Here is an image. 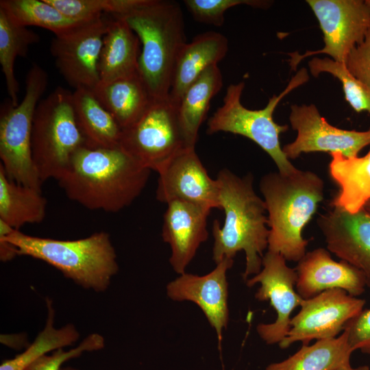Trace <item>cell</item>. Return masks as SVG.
<instances>
[{"instance_id": "25", "label": "cell", "mask_w": 370, "mask_h": 370, "mask_svg": "<svg viewBox=\"0 0 370 370\" xmlns=\"http://www.w3.org/2000/svg\"><path fill=\"white\" fill-rule=\"evenodd\" d=\"M223 86L218 65L205 70L187 88L178 103V117L188 147L195 148L198 132L212 99Z\"/></svg>"}, {"instance_id": "10", "label": "cell", "mask_w": 370, "mask_h": 370, "mask_svg": "<svg viewBox=\"0 0 370 370\" xmlns=\"http://www.w3.org/2000/svg\"><path fill=\"white\" fill-rule=\"evenodd\" d=\"M323 34L324 47L317 51L289 53L291 69L305 58L327 54L344 64L350 52L365 39L370 29V12L362 0H307Z\"/></svg>"}, {"instance_id": "29", "label": "cell", "mask_w": 370, "mask_h": 370, "mask_svg": "<svg viewBox=\"0 0 370 370\" xmlns=\"http://www.w3.org/2000/svg\"><path fill=\"white\" fill-rule=\"evenodd\" d=\"M39 40L38 34L17 23L0 7V64L10 100L15 106L18 104V84L14 74L16 58H25L29 47Z\"/></svg>"}, {"instance_id": "27", "label": "cell", "mask_w": 370, "mask_h": 370, "mask_svg": "<svg viewBox=\"0 0 370 370\" xmlns=\"http://www.w3.org/2000/svg\"><path fill=\"white\" fill-rule=\"evenodd\" d=\"M345 331L338 337L318 340L312 345H303L287 359L271 363L265 370H336L350 367L353 352Z\"/></svg>"}, {"instance_id": "5", "label": "cell", "mask_w": 370, "mask_h": 370, "mask_svg": "<svg viewBox=\"0 0 370 370\" xmlns=\"http://www.w3.org/2000/svg\"><path fill=\"white\" fill-rule=\"evenodd\" d=\"M0 236L17 249L53 266L86 289L103 292L119 271L116 254L108 233L101 231L77 240L33 236L0 222Z\"/></svg>"}, {"instance_id": "31", "label": "cell", "mask_w": 370, "mask_h": 370, "mask_svg": "<svg viewBox=\"0 0 370 370\" xmlns=\"http://www.w3.org/2000/svg\"><path fill=\"white\" fill-rule=\"evenodd\" d=\"M308 66L314 77L328 73L336 77L342 84L345 99L351 107L357 112L367 111L370 114V88L352 76L344 64L329 58H313Z\"/></svg>"}, {"instance_id": "24", "label": "cell", "mask_w": 370, "mask_h": 370, "mask_svg": "<svg viewBox=\"0 0 370 370\" xmlns=\"http://www.w3.org/2000/svg\"><path fill=\"white\" fill-rule=\"evenodd\" d=\"M92 91L122 130L134 123L151 101L138 71L106 84H99Z\"/></svg>"}, {"instance_id": "14", "label": "cell", "mask_w": 370, "mask_h": 370, "mask_svg": "<svg viewBox=\"0 0 370 370\" xmlns=\"http://www.w3.org/2000/svg\"><path fill=\"white\" fill-rule=\"evenodd\" d=\"M110 21L103 16L70 35L52 40L50 52L56 65L75 90H93L99 84V60Z\"/></svg>"}, {"instance_id": "7", "label": "cell", "mask_w": 370, "mask_h": 370, "mask_svg": "<svg viewBox=\"0 0 370 370\" xmlns=\"http://www.w3.org/2000/svg\"><path fill=\"white\" fill-rule=\"evenodd\" d=\"M84 145L75 119L73 92L57 87L39 101L33 120L32 157L42 182L58 180Z\"/></svg>"}, {"instance_id": "19", "label": "cell", "mask_w": 370, "mask_h": 370, "mask_svg": "<svg viewBox=\"0 0 370 370\" xmlns=\"http://www.w3.org/2000/svg\"><path fill=\"white\" fill-rule=\"evenodd\" d=\"M167 205L162 237L171 249L169 262L180 275L186 272L199 247L208 239L207 219L211 210L180 200Z\"/></svg>"}, {"instance_id": "17", "label": "cell", "mask_w": 370, "mask_h": 370, "mask_svg": "<svg viewBox=\"0 0 370 370\" xmlns=\"http://www.w3.org/2000/svg\"><path fill=\"white\" fill-rule=\"evenodd\" d=\"M317 224L328 249L361 271L370 286V212L365 208L350 213L333 206L320 215Z\"/></svg>"}, {"instance_id": "28", "label": "cell", "mask_w": 370, "mask_h": 370, "mask_svg": "<svg viewBox=\"0 0 370 370\" xmlns=\"http://www.w3.org/2000/svg\"><path fill=\"white\" fill-rule=\"evenodd\" d=\"M0 7L19 25L46 29L55 37L70 35L98 19L85 21L70 17L46 0H1Z\"/></svg>"}, {"instance_id": "37", "label": "cell", "mask_w": 370, "mask_h": 370, "mask_svg": "<svg viewBox=\"0 0 370 370\" xmlns=\"http://www.w3.org/2000/svg\"><path fill=\"white\" fill-rule=\"evenodd\" d=\"M18 256L16 248L3 236H0V259L7 262Z\"/></svg>"}, {"instance_id": "3", "label": "cell", "mask_w": 370, "mask_h": 370, "mask_svg": "<svg viewBox=\"0 0 370 370\" xmlns=\"http://www.w3.org/2000/svg\"><path fill=\"white\" fill-rule=\"evenodd\" d=\"M118 16L138 36L142 46L138 73L151 99L169 95L177 56L186 43L178 3L169 0H130Z\"/></svg>"}, {"instance_id": "41", "label": "cell", "mask_w": 370, "mask_h": 370, "mask_svg": "<svg viewBox=\"0 0 370 370\" xmlns=\"http://www.w3.org/2000/svg\"><path fill=\"white\" fill-rule=\"evenodd\" d=\"M365 2L370 12V0H365Z\"/></svg>"}, {"instance_id": "34", "label": "cell", "mask_w": 370, "mask_h": 370, "mask_svg": "<svg viewBox=\"0 0 370 370\" xmlns=\"http://www.w3.org/2000/svg\"><path fill=\"white\" fill-rule=\"evenodd\" d=\"M103 336L93 333L86 336L79 345L69 351L58 349L50 356L44 355L29 364L23 370H61L64 362L79 357L85 352H93L104 347Z\"/></svg>"}, {"instance_id": "40", "label": "cell", "mask_w": 370, "mask_h": 370, "mask_svg": "<svg viewBox=\"0 0 370 370\" xmlns=\"http://www.w3.org/2000/svg\"><path fill=\"white\" fill-rule=\"evenodd\" d=\"M61 370H78V369L71 367H68L62 368Z\"/></svg>"}, {"instance_id": "35", "label": "cell", "mask_w": 370, "mask_h": 370, "mask_svg": "<svg viewBox=\"0 0 370 370\" xmlns=\"http://www.w3.org/2000/svg\"><path fill=\"white\" fill-rule=\"evenodd\" d=\"M343 331L347 334L353 351L360 350L370 356V309L362 310L349 321Z\"/></svg>"}, {"instance_id": "26", "label": "cell", "mask_w": 370, "mask_h": 370, "mask_svg": "<svg viewBox=\"0 0 370 370\" xmlns=\"http://www.w3.org/2000/svg\"><path fill=\"white\" fill-rule=\"evenodd\" d=\"M47 203L41 190L10 180L0 166V220L15 230L25 224L40 223L45 217Z\"/></svg>"}, {"instance_id": "30", "label": "cell", "mask_w": 370, "mask_h": 370, "mask_svg": "<svg viewBox=\"0 0 370 370\" xmlns=\"http://www.w3.org/2000/svg\"><path fill=\"white\" fill-rule=\"evenodd\" d=\"M46 304L47 317L44 329L23 352L12 359L4 360L0 365V370H23L48 352L71 345L78 340L80 334L73 324L68 323L59 329L54 327L53 301L47 298Z\"/></svg>"}, {"instance_id": "21", "label": "cell", "mask_w": 370, "mask_h": 370, "mask_svg": "<svg viewBox=\"0 0 370 370\" xmlns=\"http://www.w3.org/2000/svg\"><path fill=\"white\" fill-rule=\"evenodd\" d=\"M113 16V15H112ZM140 40L121 17L113 16L103 36L99 60V84L138 71Z\"/></svg>"}, {"instance_id": "22", "label": "cell", "mask_w": 370, "mask_h": 370, "mask_svg": "<svg viewBox=\"0 0 370 370\" xmlns=\"http://www.w3.org/2000/svg\"><path fill=\"white\" fill-rule=\"evenodd\" d=\"M330 155V174L340 188L332 205L355 213L370 201V149L362 157L347 158L339 152Z\"/></svg>"}, {"instance_id": "23", "label": "cell", "mask_w": 370, "mask_h": 370, "mask_svg": "<svg viewBox=\"0 0 370 370\" xmlns=\"http://www.w3.org/2000/svg\"><path fill=\"white\" fill-rule=\"evenodd\" d=\"M73 104L86 146L106 149L119 147L122 128L99 101L92 90L75 89L73 92Z\"/></svg>"}, {"instance_id": "4", "label": "cell", "mask_w": 370, "mask_h": 370, "mask_svg": "<svg viewBox=\"0 0 370 370\" xmlns=\"http://www.w3.org/2000/svg\"><path fill=\"white\" fill-rule=\"evenodd\" d=\"M268 212V251L286 260L299 262L308 241L302 230L324 197V182L316 173L298 169L291 175L271 172L260 182Z\"/></svg>"}, {"instance_id": "8", "label": "cell", "mask_w": 370, "mask_h": 370, "mask_svg": "<svg viewBox=\"0 0 370 370\" xmlns=\"http://www.w3.org/2000/svg\"><path fill=\"white\" fill-rule=\"evenodd\" d=\"M48 81L45 70L34 63L25 77L22 101L15 106L10 100L0 113V166L10 180L39 190L42 182L32 157V133L35 110Z\"/></svg>"}, {"instance_id": "18", "label": "cell", "mask_w": 370, "mask_h": 370, "mask_svg": "<svg viewBox=\"0 0 370 370\" xmlns=\"http://www.w3.org/2000/svg\"><path fill=\"white\" fill-rule=\"evenodd\" d=\"M295 269L297 292L304 299L332 288H341L357 297L368 286V279L361 271L343 260H332L323 248L306 253Z\"/></svg>"}, {"instance_id": "16", "label": "cell", "mask_w": 370, "mask_h": 370, "mask_svg": "<svg viewBox=\"0 0 370 370\" xmlns=\"http://www.w3.org/2000/svg\"><path fill=\"white\" fill-rule=\"evenodd\" d=\"M234 259L224 258L210 273L197 275L184 273L166 286L168 297L175 301L197 304L217 335L219 344L229 321L227 271Z\"/></svg>"}, {"instance_id": "13", "label": "cell", "mask_w": 370, "mask_h": 370, "mask_svg": "<svg viewBox=\"0 0 370 370\" xmlns=\"http://www.w3.org/2000/svg\"><path fill=\"white\" fill-rule=\"evenodd\" d=\"M297 273L290 268L280 254L267 251L262 258L260 271L246 280L251 287L260 284L255 297L258 301H269L277 313L271 323H260L257 332L268 345L279 344L290 330L291 314L300 306L304 299L295 291Z\"/></svg>"}, {"instance_id": "9", "label": "cell", "mask_w": 370, "mask_h": 370, "mask_svg": "<svg viewBox=\"0 0 370 370\" xmlns=\"http://www.w3.org/2000/svg\"><path fill=\"white\" fill-rule=\"evenodd\" d=\"M119 147L143 166L158 171L186 146L178 103L169 95L151 99L143 114L122 130Z\"/></svg>"}, {"instance_id": "20", "label": "cell", "mask_w": 370, "mask_h": 370, "mask_svg": "<svg viewBox=\"0 0 370 370\" xmlns=\"http://www.w3.org/2000/svg\"><path fill=\"white\" fill-rule=\"evenodd\" d=\"M228 51L227 38L216 32L196 36L182 48L174 68L169 96L180 102L190 84L208 67L217 65Z\"/></svg>"}, {"instance_id": "32", "label": "cell", "mask_w": 370, "mask_h": 370, "mask_svg": "<svg viewBox=\"0 0 370 370\" xmlns=\"http://www.w3.org/2000/svg\"><path fill=\"white\" fill-rule=\"evenodd\" d=\"M64 14L80 20L92 21L103 14L119 15L127 8L130 0H46Z\"/></svg>"}, {"instance_id": "12", "label": "cell", "mask_w": 370, "mask_h": 370, "mask_svg": "<svg viewBox=\"0 0 370 370\" xmlns=\"http://www.w3.org/2000/svg\"><path fill=\"white\" fill-rule=\"evenodd\" d=\"M289 121L297 136L282 148L288 160L295 159L302 153L317 151L339 152L347 158L358 157L362 149L370 145V128L356 131L332 126L321 116L314 104L293 105Z\"/></svg>"}, {"instance_id": "38", "label": "cell", "mask_w": 370, "mask_h": 370, "mask_svg": "<svg viewBox=\"0 0 370 370\" xmlns=\"http://www.w3.org/2000/svg\"><path fill=\"white\" fill-rule=\"evenodd\" d=\"M336 370H369V367L367 365L360 366L356 368H353L352 366H350L343 367Z\"/></svg>"}, {"instance_id": "15", "label": "cell", "mask_w": 370, "mask_h": 370, "mask_svg": "<svg viewBox=\"0 0 370 370\" xmlns=\"http://www.w3.org/2000/svg\"><path fill=\"white\" fill-rule=\"evenodd\" d=\"M157 172L159 201L168 204L180 200L210 210L221 209L217 182L210 177L195 148L184 149Z\"/></svg>"}, {"instance_id": "6", "label": "cell", "mask_w": 370, "mask_h": 370, "mask_svg": "<svg viewBox=\"0 0 370 370\" xmlns=\"http://www.w3.org/2000/svg\"><path fill=\"white\" fill-rule=\"evenodd\" d=\"M308 79L307 71L301 69L286 88L280 95H273L267 105L260 110H249L241 103L244 82L230 84L227 88L223 105L208 121L207 134L223 132L247 137L269 154L278 172L284 175L295 173L298 169L284 153L280 141V134L288 130V125L275 123L273 114L280 100Z\"/></svg>"}, {"instance_id": "11", "label": "cell", "mask_w": 370, "mask_h": 370, "mask_svg": "<svg viewBox=\"0 0 370 370\" xmlns=\"http://www.w3.org/2000/svg\"><path fill=\"white\" fill-rule=\"evenodd\" d=\"M365 304V299L341 288L329 289L304 299L299 312L291 320L288 334L278 345L285 349L295 342L308 345L313 339L335 338Z\"/></svg>"}, {"instance_id": "39", "label": "cell", "mask_w": 370, "mask_h": 370, "mask_svg": "<svg viewBox=\"0 0 370 370\" xmlns=\"http://www.w3.org/2000/svg\"><path fill=\"white\" fill-rule=\"evenodd\" d=\"M364 208L370 212V201L366 204Z\"/></svg>"}, {"instance_id": "2", "label": "cell", "mask_w": 370, "mask_h": 370, "mask_svg": "<svg viewBox=\"0 0 370 370\" xmlns=\"http://www.w3.org/2000/svg\"><path fill=\"white\" fill-rule=\"evenodd\" d=\"M216 180L225 220L222 226L218 220L213 222L212 259L217 264L224 258L234 259L237 252L243 251L246 262L243 278L246 281L260 271L263 252L268 248L266 205L254 191L251 173L239 177L223 169Z\"/></svg>"}, {"instance_id": "1", "label": "cell", "mask_w": 370, "mask_h": 370, "mask_svg": "<svg viewBox=\"0 0 370 370\" xmlns=\"http://www.w3.org/2000/svg\"><path fill=\"white\" fill-rule=\"evenodd\" d=\"M150 171L120 147L84 145L57 181L68 198L84 208L118 212L139 197Z\"/></svg>"}, {"instance_id": "33", "label": "cell", "mask_w": 370, "mask_h": 370, "mask_svg": "<svg viewBox=\"0 0 370 370\" xmlns=\"http://www.w3.org/2000/svg\"><path fill=\"white\" fill-rule=\"evenodd\" d=\"M184 3L195 21L217 27L223 25L224 14L232 7L248 5L267 8L271 4L262 0H185Z\"/></svg>"}, {"instance_id": "36", "label": "cell", "mask_w": 370, "mask_h": 370, "mask_svg": "<svg viewBox=\"0 0 370 370\" xmlns=\"http://www.w3.org/2000/svg\"><path fill=\"white\" fill-rule=\"evenodd\" d=\"M345 65L352 76L370 88V29L349 54Z\"/></svg>"}]
</instances>
